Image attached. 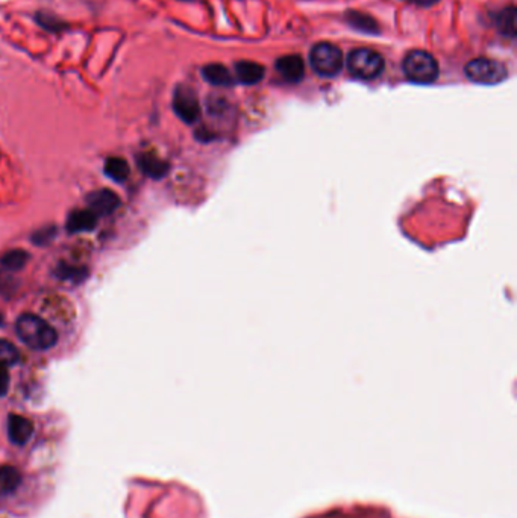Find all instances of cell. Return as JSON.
Listing matches in <instances>:
<instances>
[{
    "label": "cell",
    "mask_w": 517,
    "mask_h": 518,
    "mask_svg": "<svg viewBox=\"0 0 517 518\" xmlns=\"http://www.w3.org/2000/svg\"><path fill=\"white\" fill-rule=\"evenodd\" d=\"M138 168L142 170L146 176L152 179H161L169 173V164L159 159L154 154H140L137 155Z\"/></svg>",
    "instance_id": "obj_11"
},
{
    "label": "cell",
    "mask_w": 517,
    "mask_h": 518,
    "mask_svg": "<svg viewBox=\"0 0 517 518\" xmlns=\"http://www.w3.org/2000/svg\"><path fill=\"white\" fill-rule=\"evenodd\" d=\"M276 70L283 79L292 84H297L304 79L305 64L299 55H287L279 58L276 62Z\"/></svg>",
    "instance_id": "obj_9"
},
{
    "label": "cell",
    "mask_w": 517,
    "mask_h": 518,
    "mask_svg": "<svg viewBox=\"0 0 517 518\" xmlns=\"http://www.w3.org/2000/svg\"><path fill=\"white\" fill-rule=\"evenodd\" d=\"M16 333L29 349L45 352L55 347L58 333L49 323L35 314H21L16 321Z\"/></svg>",
    "instance_id": "obj_1"
},
{
    "label": "cell",
    "mask_w": 517,
    "mask_h": 518,
    "mask_svg": "<svg viewBox=\"0 0 517 518\" xmlns=\"http://www.w3.org/2000/svg\"><path fill=\"white\" fill-rule=\"evenodd\" d=\"M174 106L175 114L187 125H193L199 120L200 117V103L198 99L196 91L191 86L181 84L175 88L174 93Z\"/></svg>",
    "instance_id": "obj_6"
},
{
    "label": "cell",
    "mask_w": 517,
    "mask_h": 518,
    "mask_svg": "<svg viewBox=\"0 0 517 518\" xmlns=\"http://www.w3.org/2000/svg\"><path fill=\"white\" fill-rule=\"evenodd\" d=\"M34 434V425L30 420L11 414L8 417V437L16 446H25Z\"/></svg>",
    "instance_id": "obj_8"
},
{
    "label": "cell",
    "mask_w": 517,
    "mask_h": 518,
    "mask_svg": "<svg viewBox=\"0 0 517 518\" xmlns=\"http://www.w3.org/2000/svg\"><path fill=\"white\" fill-rule=\"evenodd\" d=\"M465 71L472 82L481 85H496L507 78V67L502 62L489 58H477L470 61Z\"/></svg>",
    "instance_id": "obj_5"
},
{
    "label": "cell",
    "mask_w": 517,
    "mask_h": 518,
    "mask_svg": "<svg viewBox=\"0 0 517 518\" xmlns=\"http://www.w3.org/2000/svg\"><path fill=\"white\" fill-rule=\"evenodd\" d=\"M405 2L417 5V6H433L438 2V0H405Z\"/></svg>",
    "instance_id": "obj_24"
},
{
    "label": "cell",
    "mask_w": 517,
    "mask_h": 518,
    "mask_svg": "<svg viewBox=\"0 0 517 518\" xmlns=\"http://www.w3.org/2000/svg\"><path fill=\"white\" fill-rule=\"evenodd\" d=\"M55 275L61 279V280H70L73 284H81L84 282L85 279L89 276V270L84 267H76V265H69L61 263L57 270Z\"/></svg>",
    "instance_id": "obj_18"
},
{
    "label": "cell",
    "mask_w": 517,
    "mask_h": 518,
    "mask_svg": "<svg viewBox=\"0 0 517 518\" xmlns=\"http://www.w3.org/2000/svg\"><path fill=\"white\" fill-rule=\"evenodd\" d=\"M85 202L89 205V209H91L98 217L113 214L122 205L120 197H118L114 191L108 188L96 190L90 192L89 196L85 197Z\"/></svg>",
    "instance_id": "obj_7"
},
{
    "label": "cell",
    "mask_w": 517,
    "mask_h": 518,
    "mask_svg": "<svg viewBox=\"0 0 517 518\" xmlns=\"http://www.w3.org/2000/svg\"><path fill=\"white\" fill-rule=\"evenodd\" d=\"M9 390V372L8 365L0 364V397L6 396Z\"/></svg>",
    "instance_id": "obj_23"
},
{
    "label": "cell",
    "mask_w": 517,
    "mask_h": 518,
    "mask_svg": "<svg viewBox=\"0 0 517 518\" xmlns=\"http://www.w3.org/2000/svg\"><path fill=\"white\" fill-rule=\"evenodd\" d=\"M103 173L106 175V178H110L111 180H114L117 183H123L129 178L131 167H129V164L126 163L123 158L113 156V158H108L105 161Z\"/></svg>",
    "instance_id": "obj_16"
},
{
    "label": "cell",
    "mask_w": 517,
    "mask_h": 518,
    "mask_svg": "<svg viewBox=\"0 0 517 518\" xmlns=\"http://www.w3.org/2000/svg\"><path fill=\"white\" fill-rule=\"evenodd\" d=\"M202 76L214 86H232L235 81L231 71L222 64H208L202 69Z\"/></svg>",
    "instance_id": "obj_13"
},
{
    "label": "cell",
    "mask_w": 517,
    "mask_h": 518,
    "mask_svg": "<svg viewBox=\"0 0 517 518\" xmlns=\"http://www.w3.org/2000/svg\"><path fill=\"white\" fill-rule=\"evenodd\" d=\"M20 361V352L13 343L0 340V364L16 365Z\"/></svg>",
    "instance_id": "obj_20"
},
{
    "label": "cell",
    "mask_w": 517,
    "mask_h": 518,
    "mask_svg": "<svg viewBox=\"0 0 517 518\" xmlns=\"http://www.w3.org/2000/svg\"><path fill=\"white\" fill-rule=\"evenodd\" d=\"M0 325H4V318H2V316H0Z\"/></svg>",
    "instance_id": "obj_25"
},
{
    "label": "cell",
    "mask_w": 517,
    "mask_h": 518,
    "mask_svg": "<svg viewBox=\"0 0 517 518\" xmlns=\"http://www.w3.org/2000/svg\"><path fill=\"white\" fill-rule=\"evenodd\" d=\"M235 78L243 85H255L264 78V67L254 61H240L235 64Z\"/></svg>",
    "instance_id": "obj_12"
},
{
    "label": "cell",
    "mask_w": 517,
    "mask_h": 518,
    "mask_svg": "<svg viewBox=\"0 0 517 518\" xmlns=\"http://www.w3.org/2000/svg\"><path fill=\"white\" fill-rule=\"evenodd\" d=\"M21 483V474L14 467H0V497L13 494Z\"/></svg>",
    "instance_id": "obj_17"
},
{
    "label": "cell",
    "mask_w": 517,
    "mask_h": 518,
    "mask_svg": "<svg viewBox=\"0 0 517 518\" xmlns=\"http://www.w3.org/2000/svg\"><path fill=\"white\" fill-rule=\"evenodd\" d=\"M404 73L414 84H433L438 78V64L431 53L411 50L404 59Z\"/></svg>",
    "instance_id": "obj_2"
},
{
    "label": "cell",
    "mask_w": 517,
    "mask_h": 518,
    "mask_svg": "<svg viewBox=\"0 0 517 518\" xmlns=\"http://www.w3.org/2000/svg\"><path fill=\"white\" fill-rule=\"evenodd\" d=\"M35 20L41 28H45L46 30H50V32H58L66 28L64 26V21H61L53 14L46 13V11H40V13H37Z\"/></svg>",
    "instance_id": "obj_21"
},
{
    "label": "cell",
    "mask_w": 517,
    "mask_h": 518,
    "mask_svg": "<svg viewBox=\"0 0 517 518\" xmlns=\"http://www.w3.org/2000/svg\"><path fill=\"white\" fill-rule=\"evenodd\" d=\"M494 25L504 37L514 38L517 35V11L514 6H509L502 9L501 13L494 17Z\"/></svg>",
    "instance_id": "obj_15"
},
{
    "label": "cell",
    "mask_w": 517,
    "mask_h": 518,
    "mask_svg": "<svg viewBox=\"0 0 517 518\" xmlns=\"http://www.w3.org/2000/svg\"><path fill=\"white\" fill-rule=\"evenodd\" d=\"M348 70L353 78L370 81L384 70V58L372 49H355L348 57Z\"/></svg>",
    "instance_id": "obj_3"
},
{
    "label": "cell",
    "mask_w": 517,
    "mask_h": 518,
    "mask_svg": "<svg viewBox=\"0 0 517 518\" xmlns=\"http://www.w3.org/2000/svg\"><path fill=\"white\" fill-rule=\"evenodd\" d=\"M98 215H96L91 209H76L72 211L67 217L66 229L69 234H82V232H91L98 226Z\"/></svg>",
    "instance_id": "obj_10"
},
{
    "label": "cell",
    "mask_w": 517,
    "mask_h": 518,
    "mask_svg": "<svg viewBox=\"0 0 517 518\" xmlns=\"http://www.w3.org/2000/svg\"><path fill=\"white\" fill-rule=\"evenodd\" d=\"M346 23L355 30L364 32V34H380V26L376 20L369 14L360 13V11H349L346 14Z\"/></svg>",
    "instance_id": "obj_14"
},
{
    "label": "cell",
    "mask_w": 517,
    "mask_h": 518,
    "mask_svg": "<svg viewBox=\"0 0 517 518\" xmlns=\"http://www.w3.org/2000/svg\"><path fill=\"white\" fill-rule=\"evenodd\" d=\"M343 53L341 50L332 45V42H319L309 52V64L320 76L332 78L340 73L343 67Z\"/></svg>",
    "instance_id": "obj_4"
},
{
    "label": "cell",
    "mask_w": 517,
    "mask_h": 518,
    "mask_svg": "<svg viewBox=\"0 0 517 518\" xmlns=\"http://www.w3.org/2000/svg\"><path fill=\"white\" fill-rule=\"evenodd\" d=\"M29 255L25 251H9L6 252L2 259H0V265L4 267L6 272H18V270L23 268L28 263Z\"/></svg>",
    "instance_id": "obj_19"
},
{
    "label": "cell",
    "mask_w": 517,
    "mask_h": 518,
    "mask_svg": "<svg viewBox=\"0 0 517 518\" xmlns=\"http://www.w3.org/2000/svg\"><path fill=\"white\" fill-rule=\"evenodd\" d=\"M55 236H57L55 226H46V228L34 232V235H32V243L37 246H47L50 244V241H53Z\"/></svg>",
    "instance_id": "obj_22"
}]
</instances>
